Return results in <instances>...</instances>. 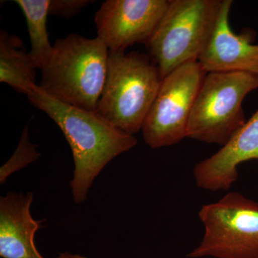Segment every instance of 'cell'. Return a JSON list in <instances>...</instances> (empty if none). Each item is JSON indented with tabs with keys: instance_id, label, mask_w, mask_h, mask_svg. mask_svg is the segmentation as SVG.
Wrapping results in <instances>:
<instances>
[{
	"instance_id": "6da1fadb",
	"label": "cell",
	"mask_w": 258,
	"mask_h": 258,
	"mask_svg": "<svg viewBox=\"0 0 258 258\" xmlns=\"http://www.w3.org/2000/svg\"><path fill=\"white\" fill-rule=\"evenodd\" d=\"M28 98L53 120L69 142L75 164L71 189L75 203L86 201L93 181L105 166L138 144L134 135L98 114L52 98L37 86Z\"/></svg>"
},
{
	"instance_id": "7a4b0ae2",
	"label": "cell",
	"mask_w": 258,
	"mask_h": 258,
	"mask_svg": "<svg viewBox=\"0 0 258 258\" xmlns=\"http://www.w3.org/2000/svg\"><path fill=\"white\" fill-rule=\"evenodd\" d=\"M109 50L98 37L71 34L56 40L41 69L39 87L57 101L96 111L103 92Z\"/></svg>"
},
{
	"instance_id": "3957f363",
	"label": "cell",
	"mask_w": 258,
	"mask_h": 258,
	"mask_svg": "<svg viewBox=\"0 0 258 258\" xmlns=\"http://www.w3.org/2000/svg\"><path fill=\"white\" fill-rule=\"evenodd\" d=\"M161 82L159 71L148 54L109 52L106 81L95 111L134 135L142 130Z\"/></svg>"
},
{
	"instance_id": "277c9868",
	"label": "cell",
	"mask_w": 258,
	"mask_h": 258,
	"mask_svg": "<svg viewBox=\"0 0 258 258\" xmlns=\"http://www.w3.org/2000/svg\"><path fill=\"white\" fill-rule=\"evenodd\" d=\"M223 0H169L155 31L146 44L162 80L180 66L198 61L220 16Z\"/></svg>"
},
{
	"instance_id": "5b68a950",
	"label": "cell",
	"mask_w": 258,
	"mask_h": 258,
	"mask_svg": "<svg viewBox=\"0 0 258 258\" xmlns=\"http://www.w3.org/2000/svg\"><path fill=\"white\" fill-rule=\"evenodd\" d=\"M258 88V75L211 72L205 76L194 103L187 137L224 146L247 121L242 102Z\"/></svg>"
},
{
	"instance_id": "8992f818",
	"label": "cell",
	"mask_w": 258,
	"mask_h": 258,
	"mask_svg": "<svg viewBox=\"0 0 258 258\" xmlns=\"http://www.w3.org/2000/svg\"><path fill=\"white\" fill-rule=\"evenodd\" d=\"M199 217L205 234L188 257L258 258V203L234 191L203 205Z\"/></svg>"
},
{
	"instance_id": "52a82bcc",
	"label": "cell",
	"mask_w": 258,
	"mask_h": 258,
	"mask_svg": "<svg viewBox=\"0 0 258 258\" xmlns=\"http://www.w3.org/2000/svg\"><path fill=\"white\" fill-rule=\"evenodd\" d=\"M207 73L198 61L180 66L161 80L142 133L152 149L170 147L187 137L194 103Z\"/></svg>"
},
{
	"instance_id": "ba28073f",
	"label": "cell",
	"mask_w": 258,
	"mask_h": 258,
	"mask_svg": "<svg viewBox=\"0 0 258 258\" xmlns=\"http://www.w3.org/2000/svg\"><path fill=\"white\" fill-rule=\"evenodd\" d=\"M168 5L169 0H106L95 15L97 37L109 52L146 45Z\"/></svg>"
},
{
	"instance_id": "9c48e42d",
	"label": "cell",
	"mask_w": 258,
	"mask_h": 258,
	"mask_svg": "<svg viewBox=\"0 0 258 258\" xmlns=\"http://www.w3.org/2000/svg\"><path fill=\"white\" fill-rule=\"evenodd\" d=\"M232 0H223L220 16L208 45L199 58L204 71L243 72L258 75V44L255 32L245 29L237 35L230 25Z\"/></svg>"
},
{
	"instance_id": "30bf717a",
	"label": "cell",
	"mask_w": 258,
	"mask_h": 258,
	"mask_svg": "<svg viewBox=\"0 0 258 258\" xmlns=\"http://www.w3.org/2000/svg\"><path fill=\"white\" fill-rule=\"evenodd\" d=\"M252 159L258 160V109L218 152L195 166L197 185L208 191L228 190L238 178L237 166Z\"/></svg>"
},
{
	"instance_id": "8fae6325",
	"label": "cell",
	"mask_w": 258,
	"mask_h": 258,
	"mask_svg": "<svg viewBox=\"0 0 258 258\" xmlns=\"http://www.w3.org/2000/svg\"><path fill=\"white\" fill-rule=\"evenodd\" d=\"M34 194L8 192L0 198V256L3 258H44L37 250L35 235L42 222L30 213Z\"/></svg>"
},
{
	"instance_id": "7c38bea8",
	"label": "cell",
	"mask_w": 258,
	"mask_h": 258,
	"mask_svg": "<svg viewBox=\"0 0 258 258\" xmlns=\"http://www.w3.org/2000/svg\"><path fill=\"white\" fill-rule=\"evenodd\" d=\"M36 69L31 57L25 50L20 37L5 30L0 32V82L15 91L30 95L38 86Z\"/></svg>"
},
{
	"instance_id": "4fadbf2b",
	"label": "cell",
	"mask_w": 258,
	"mask_h": 258,
	"mask_svg": "<svg viewBox=\"0 0 258 258\" xmlns=\"http://www.w3.org/2000/svg\"><path fill=\"white\" fill-rule=\"evenodd\" d=\"M15 3L26 20L31 45L29 54L35 67L41 70L50 59L53 48L47 29L50 0H15Z\"/></svg>"
},
{
	"instance_id": "5bb4252c",
	"label": "cell",
	"mask_w": 258,
	"mask_h": 258,
	"mask_svg": "<svg viewBox=\"0 0 258 258\" xmlns=\"http://www.w3.org/2000/svg\"><path fill=\"white\" fill-rule=\"evenodd\" d=\"M40 156L41 154L37 152L36 146L30 142L29 125H27L22 132L16 150L0 168V184H4L11 174L35 162Z\"/></svg>"
},
{
	"instance_id": "9a60e30c",
	"label": "cell",
	"mask_w": 258,
	"mask_h": 258,
	"mask_svg": "<svg viewBox=\"0 0 258 258\" xmlns=\"http://www.w3.org/2000/svg\"><path fill=\"white\" fill-rule=\"evenodd\" d=\"M94 1L90 0H50L49 15L71 18L81 13L83 8Z\"/></svg>"
},
{
	"instance_id": "2e32d148",
	"label": "cell",
	"mask_w": 258,
	"mask_h": 258,
	"mask_svg": "<svg viewBox=\"0 0 258 258\" xmlns=\"http://www.w3.org/2000/svg\"><path fill=\"white\" fill-rule=\"evenodd\" d=\"M55 258H88L86 257H85V256L81 255V254H72L70 253V252H62V253H60L59 254L58 256H57V257Z\"/></svg>"
}]
</instances>
